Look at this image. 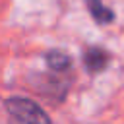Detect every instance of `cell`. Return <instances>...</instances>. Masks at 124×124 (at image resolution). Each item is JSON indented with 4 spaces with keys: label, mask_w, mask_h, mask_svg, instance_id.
Here are the masks:
<instances>
[{
    "label": "cell",
    "mask_w": 124,
    "mask_h": 124,
    "mask_svg": "<svg viewBox=\"0 0 124 124\" xmlns=\"http://www.w3.org/2000/svg\"><path fill=\"white\" fill-rule=\"evenodd\" d=\"M8 124H52L48 114L31 99L10 97L6 99Z\"/></svg>",
    "instance_id": "6da1fadb"
},
{
    "label": "cell",
    "mask_w": 124,
    "mask_h": 124,
    "mask_svg": "<svg viewBox=\"0 0 124 124\" xmlns=\"http://www.w3.org/2000/svg\"><path fill=\"white\" fill-rule=\"evenodd\" d=\"M110 54L101 46H87L83 50V66L89 74H99L108 66Z\"/></svg>",
    "instance_id": "7a4b0ae2"
},
{
    "label": "cell",
    "mask_w": 124,
    "mask_h": 124,
    "mask_svg": "<svg viewBox=\"0 0 124 124\" xmlns=\"http://www.w3.org/2000/svg\"><path fill=\"white\" fill-rule=\"evenodd\" d=\"M85 6L89 10V16L99 23V25H107L114 21V12L110 8H107L101 0H85Z\"/></svg>",
    "instance_id": "3957f363"
},
{
    "label": "cell",
    "mask_w": 124,
    "mask_h": 124,
    "mask_svg": "<svg viewBox=\"0 0 124 124\" xmlns=\"http://www.w3.org/2000/svg\"><path fill=\"white\" fill-rule=\"evenodd\" d=\"M45 60H46V66H48V70H52V72H56V74H64V72H68L70 70V66H72V58L66 54V52H62V50H48L46 54H45Z\"/></svg>",
    "instance_id": "277c9868"
}]
</instances>
